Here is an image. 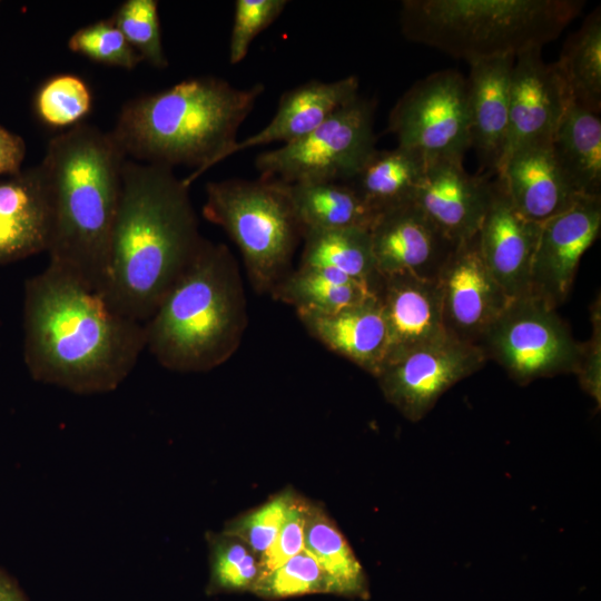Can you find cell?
Instances as JSON below:
<instances>
[{"mask_svg": "<svg viewBox=\"0 0 601 601\" xmlns=\"http://www.w3.org/2000/svg\"><path fill=\"white\" fill-rule=\"evenodd\" d=\"M0 601H28L18 581L0 565Z\"/></svg>", "mask_w": 601, "mask_h": 601, "instance_id": "41", "label": "cell"}, {"mask_svg": "<svg viewBox=\"0 0 601 601\" xmlns=\"http://www.w3.org/2000/svg\"><path fill=\"white\" fill-rule=\"evenodd\" d=\"M252 591L268 599H283L311 593H328L326 578L304 549L284 564L259 578Z\"/></svg>", "mask_w": 601, "mask_h": 601, "instance_id": "34", "label": "cell"}, {"mask_svg": "<svg viewBox=\"0 0 601 601\" xmlns=\"http://www.w3.org/2000/svg\"><path fill=\"white\" fill-rule=\"evenodd\" d=\"M304 549L322 569L328 593L368 598V583L362 564L337 524L317 504L308 505Z\"/></svg>", "mask_w": 601, "mask_h": 601, "instance_id": "26", "label": "cell"}, {"mask_svg": "<svg viewBox=\"0 0 601 601\" xmlns=\"http://www.w3.org/2000/svg\"><path fill=\"white\" fill-rule=\"evenodd\" d=\"M203 239L184 179L168 166L126 158L99 292L116 312L145 324Z\"/></svg>", "mask_w": 601, "mask_h": 601, "instance_id": "2", "label": "cell"}, {"mask_svg": "<svg viewBox=\"0 0 601 601\" xmlns=\"http://www.w3.org/2000/svg\"><path fill=\"white\" fill-rule=\"evenodd\" d=\"M601 229V195L580 196L569 208L541 223L531 268V294L553 307L569 296L583 254Z\"/></svg>", "mask_w": 601, "mask_h": 601, "instance_id": "13", "label": "cell"}, {"mask_svg": "<svg viewBox=\"0 0 601 601\" xmlns=\"http://www.w3.org/2000/svg\"><path fill=\"white\" fill-rule=\"evenodd\" d=\"M600 300L591 306L592 336L582 344V353L575 374L582 388L589 393L598 406L601 403V309Z\"/></svg>", "mask_w": 601, "mask_h": 601, "instance_id": "39", "label": "cell"}, {"mask_svg": "<svg viewBox=\"0 0 601 601\" xmlns=\"http://www.w3.org/2000/svg\"><path fill=\"white\" fill-rule=\"evenodd\" d=\"M358 88V78L348 76L328 82L311 80L285 91L272 120L258 132L238 140L230 156L262 145H285L300 139L355 100Z\"/></svg>", "mask_w": 601, "mask_h": 601, "instance_id": "23", "label": "cell"}, {"mask_svg": "<svg viewBox=\"0 0 601 601\" xmlns=\"http://www.w3.org/2000/svg\"><path fill=\"white\" fill-rule=\"evenodd\" d=\"M496 175L514 207L540 224L585 196L579 195L563 176L551 144L518 149L500 166Z\"/></svg>", "mask_w": 601, "mask_h": 601, "instance_id": "22", "label": "cell"}, {"mask_svg": "<svg viewBox=\"0 0 601 601\" xmlns=\"http://www.w3.org/2000/svg\"><path fill=\"white\" fill-rule=\"evenodd\" d=\"M584 4L580 0H404L400 24L410 41L471 63L542 48Z\"/></svg>", "mask_w": 601, "mask_h": 601, "instance_id": "6", "label": "cell"}, {"mask_svg": "<svg viewBox=\"0 0 601 601\" xmlns=\"http://www.w3.org/2000/svg\"><path fill=\"white\" fill-rule=\"evenodd\" d=\"M375 102L357 97L308 135L260 152V177L285 184L351 181L376 148Z\"/></svg>", "mask_w": 601, "mask_h": 601, "instance_id": "8", "label": "cell"}, {"mask_svg": "<svg viewBox=\"0 0 601 601\" xmlns=\"http://www.w3.org/2000/svg\"><path fill=\"white\" fill-rule=\"evenodd\" d=\"M299 266L325 268L365 283L378 292V275L365 229L306 230Z\"/></svg>", "mask_w": 601, "mask_h": 601, "instance_id": "30", "label": "cell"}, {"mask_svg": "<svg viewBox=\"0 0 601 601\" xmlns=\"http://www.w3.org/2000/svg\"><path fill=\"white\" fill-rule=\"evenodd\" d=\"M270 295L296 312L333 314L377 296V290L336 270L298 266Z\"/></svg>", "mask_w": 601, "mask_h": 601, "instance_id": "27", "label": "cell"}, {"mask_svg": "<svg viewBox=\"0 0 601 601\" xmlns=\"http://www.w3.org/2000/svg\"><path fill=\"white\" fill-rule=\"evenodd\" d=\"M437 283L446 333L474 345L512 300L485 266L477 236L456 245Z\"/></svg>", "mask_w": 601, "mask_h": 601, "instance_id": "12", "label": "cell"}, {"mask_svg": "<svg viewBox=\"0 0 601 601\" xmlns=\"http://www.w3.org/2000/svg\"><path fill=\"white\" fill-rule=\"evenodd\" d=\"M368 231L381 277L437 279L457 245L412 201L381 211Z\"/></svg>", "mask_w": 601, "mask_h": 601, "instance_id": "15", "label": "cell"}, {"mask_svg": "<svg viewBox=\"0 0 601 601\" xmlns=\"http://www.w3.org/2000/svg\"><path fill=\"white\" fill-rule=\"evenodd\" d=\"M541 224L523 216L496 179L477 231L485 266L510 298L531 293V268Z\"/></svg>", "mask_w": 601, "mask_h": 601, "instance_id": "16", "label": "cell"}, {"mask_svg": "<svg viewBox=\"0 0 601 601\" xmlns=\"http://www.w3.org/2000/svg\"><path fill=\"white\" fill-rule=\"evenodd\" d=\"M293 493L290 490L279 493L247 514L229 522L223 533L239 539L260 556L275 540Z\"/></svg>", "mask_w": 601, "mask_h": 601, "instance_id": "36", "label": "cell"}, {"mask_svg": "<svg viewBox=\"0 0 601 601\" xmlns=\"http://www.w3.org/2000/svg\"><path fill=\"white\" fill-rule=\"evenodd\" d=\"M286 0H236L229 40V62L237 65L248 53L254 39L284 11Z\"/></svg>", "mask_w": 601, "mask_h": 601, "instance_id": "37", "label": "cell"}, {"mask_svg": "<svg viewBox=\"0 0 601 601\" xmlns=\"http://www.w3.org/2000/svg\"><path fill=\"white\" fill-rule=\"evenodd\" d=\"M571 100L601 111V12L593 10L564 41L554 62Z\"/></svg>", "mask_w": 601, "mask_h": 601, "instance_id": "29", "label": "cell"}, {"mask_svg": "<svg viewBox=\"0 0 601 601\" xmlns=\"http://www.w3.org/2000/svg\"><path fill=\"white\" fill-rule=\"evenodd\" d=\"M477 346L522 385L575 373L582 353L555 307L531 293L513 298Z\"/></svg>", "mask_w": 601, "mask_h": 601, "instance_id": "9", "label": "cell"}, {"mask_svg": "<svg viewBox=\"0 0 601 601\" xmlns=\"http://www.w3.org/2000/svg\"><path fill=\"white\" fill-rule=\"evenodd\" d=\"M308 505L309 502L293 493L275 540L259 556L260 572L258 579L273 572L304 550Z\"/></svg>", "mask_w": 601, "mask_h": 601, "instance_id": "38", "label": "cell"}, {"mask_svg": "<svg viewBox=\"0 0 601 601\" xmlns=\"http://www.w3.org/2000/svg\"><path fill=\"white\" fill-rule=\"evenodd\" d=\"M296 215L306 230H370L378 215L349 183L287 184Z\"/></svg>", "mask_w": 601, "mask_h": 601, "instance_id": "25", "label": "cell"}, {"mask_svg": "<svg viewBox=\"0 0 601 601\" xmlns=\"http://www.w3.org/2000/svg\"><path fill=\"white\" fill-rule=\"evenodd\" d=\"M26 155L23 139L0 126V175H17Z\"/></svg>", "mask_w": 601, "mask_h": 601, "instance_id": "40", "label": "cell"}, {"mask_svg": "<svg viewBox=\"0 0 601 601\" xmlns=\"http://www.w3.org/2000/svg\"><path fill=\"white\" fill-rule=\"evenodd\" d=\"M551 149L563 176L579 195H601L600 114L571 100L553 134Z\"/></svg>", "mask_w": 601, "mask_h": 601, "instance_id": "24", "label": "cell"}, {"mask_svg": "<svg viewBox=\"0 0 601 601\" xmlns=\"http://www.w3.org/2000/svg\"><path fill=\"white\" fill-rule=\"evenodd\" d=\"M570 101L554 62L543 60L541 47L518 53L511 73L508 141L496 171L518 149L551 144Z\"/></svg>", "mask_w": 601, "mask_h": 601, "instance_id": "14", "label": "cell"}, {"mask_svg": "<svg viewBox=\"0 0 601 601\" xmlns=\"http://www.w3.org/2000/svg\"><path fill=\"white\" fill-rule=\"evenodd\" d=\"M515 56L477 60L470 65L467 108L471 147L480 166L494 173L504 154L510 124V86Z\"/></svg>", "mask_w": 601, "mask_h": 601, "instance_id": "20", "label": "cell"}, {"mask_svg": "<svg viewBox=\"0 0 601 601\" xmlns=\"http://www.w3.org/2000/svg\"><path fill=\"white\" fill-rule=\"evenodd\" d=\"M381 278L377 296L388 334L386 363L449 336L437 279L406 274Z\"/></svg>", "mask_w": 601, "mask_h": 601, "instance_id": "18", "label": "cell"}, {"mask_svg": "<svg viewBox=\"0 0 601 601\" xmlns=\"http://www.w3.org/2000/svg\"><path fill=\"white\" fill-rule=\"evenodd\" d=\"M203 215L236 244L255 292L270 294L292 270L303 228L287 184L260 176L209 181Z\"/></svg>", "mask_w": 601, "mask_h": 601, "instance_id": "7", "label": "cell"}, {"mask_svg": "<svg viewBox=\"0 0 601 601\" xmlns=\"http://www.w3.org/2000/svg\"><path fill=\"white\" fill-rule=\"evenodd\" d=\"M425 166L426 159L414 150L376 149L348 183L380 214L412 201Z\"/></svg>", "mask_w": 601, "mask_h": 601, "instance_id": "28", "label": "cell"}, {"mask_svg": "<svg viewBox=\"0 0 601 601\" xmlns=\"http://www.w3.org/2000/svg\"><path fill=\"white\" fill-rule=\"evenodd\" d=\"M247 322L236 258L225 244L204 238L145 323L146 347L167 370L211 371L238 349Z\"/></svg>", "mask_w": 601, "mask_h": 601, "instance_id": "5", "label": "cell"}, {"mask_svg": "<svg viewBox=\"0 0 601 601\" xmlns=\"http://www.w3.org/2000/svg\"><path fill=\"white\" fill-rule=\"evenodd\" d=\"M265 90L237 88L217 77H197L128 101L110 131L135 161L193 167L187 186L230 157L239 127Z\"/></svg>", "mask_w": 601, "mask_h": 601, "instance_id": "3", "label": "cell"}, {"mask_svg": "<svg viewBox=\"0 0 601 601\" xmlns=\"http://www.w3.org/2000/svg\"><path fill=\"white\" fill-rule=\"evenodd\" d=\"M23 356L31 377L80 395L115 391L146 348L145 324L76 274L48 263L26 282Z\"/></svg>", "mask_w": 601, "mask_h": 601, "instance_id": "1", "label": "cell"}, {"mask_svg": "<svg viewBox=\"0 0 601 601\" xmlns=\"http://www.w3.org/2000/svg\"><path fill=\"white\" fill-rule=\"evenodd\" d=\"M491 188L492 181L469 174L461 159H426L412 203L460 244L477 235Z\"/></svg>", "mask_w": 601, "mask_h": 601, "instance_id": "17", "label": "cell"}, {"mask_svg": "<svg viewBox=\"0 0 601 601\" xmlns=\"http://www.w3.org/2000/svg\"><path fill=\"white\" fill-rule=\"evenodd\" d=\"M92 98L86 82L75 75L48 79L36 97L39 118L52 127L77 125L91 109Z\"/></svg>", "mask_w": 601, "mask_h": 601, "instance_id": "32", "label": "cell"}, {"mask_svg": "<svg viewBox=\"0 0 601 601\" xmlns=\"http://www.w3.org/2000/svg\"><path fill=\"white\" fill-rule=\"evenodd\" d=\"M68 48L92 61L127 70L142 61L111 19L78 29L69 38Z\"/></svg>", "mask_w": 601, "mask_h": 601, "instance_id": "35", "label": "cell"}, {"mask_svg": "<svg viewBox=\"0 0 601 601\" xmlns=\"http://www.w3.org/2000/svg\"><path fill=\"white\" fill-rule=\"evenodd\" d=\"M52 205L41 164L0 180V264L47 252Z\"/></svg>", "mask_w": 601, "mask_h": 601, "instance_id": "19", "label": "cell"}, {"mask_svg": "<svg viewBox=\"0 0 601 601\" xmlns=\"http://www.w3.org/2000/svg\"><path fill=\"white\" fill-rule=\"evenodd\" d=\"M387 131L427 160H463L471 148L466 78L446 69L413 83L391 109Z\"/></svg>", "mask_w": 601, "mask_h": 601, "instance_id": "10", "label": "cell"}, {"mask_svg": "<svg viewBox=\"0 0 601 601\" xmlns=\"http://www.w3.org/2000/svg\"><path fill=\"white\" fill-rule=\"evenodd\" d=\"M208 593L252 590L259 577V556L243 541L225 533H209Z\"/></svg>", "mask_w": 601, "mask_h": 601, "instance_id": "31", "label": "cell"}, {"mask_svg": "<svg viewBox=\"0 0 601 601\" xmlns=\"http://www.w3.org/2000/svg\"><path fill=\"white\" fill-rule=\"evenodd\" d=\"M111 20L142 60L156 68L168 67L161 42L157 1L127 0Z\"/></svg>", "mask_w": 601, "mask_h": 601, "instance_id": "33", "label": "cell"}, {"mask_svg": "<svg viewBox=\"0 0 601 601\" xmlns=\"http://www.w3.org/2000/svg\"><path fill=\"white\" fill-rule=\"evenodd\" d=\"M126 157L110 131L77 124L48 144L41 166L52 205V265L100 290Z\"/></svg>", "mask_w": 601, "mask_h": 601, "instance_id": "4", "label": "cell"}, {"mask_svg": "<svg viewBox=\"0 0 601 601\" xmlns=\"http://www.w3.org/2000/svg\"><path fill=\"white\" fill-rule=\"evenodd\" d=\"M311 336L374 377L388 355V334L378 296L333 314L296 312Z\"/></svg>", "mask_w": 601, "mask_h": 601, "instance_id": "21", "label": "cell"}, {"mask_svg": "<svg viewBox=\"0 0 601 601\" xmlns=\"http://www.w3.org/2000/svg\"><path fill=\"white\" fill-rule=\"evenodd\" d=\"M486 361L477 345L449 335L387 362L375 378L386 401L417 422L447 390Z\"/></svg>", "mask_w": 601, "mask_h": 601, "instance_id": "11", "label": "cell"}]
</instances>
